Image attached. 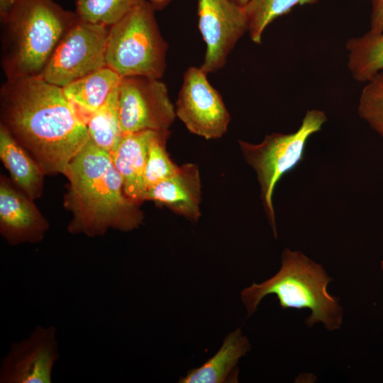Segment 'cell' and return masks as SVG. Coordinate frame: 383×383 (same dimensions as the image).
I'll use <instances>...</instances> for the list:
<instances>
[{
	"instance_id": "cell-26",
	"label": "cell",
	"mask_w": 383,
	"mask_h": 383,
	"mask_svg": "<svg viewBox=\"0 0 383 383\" xmlns=\"http://www.w3.org/2000/svg\"><path fill=\"white\" fill-rule=\"evenodd\" d=\"M11 0H0V17L3 16L7 11Z\"/></svg>"
},
{
	"instance_id": "cell-12",
	"label": "cell",
	"mask_w": 383,
	"mask_h": 383,
	"mask_svg": "<svg viewBox=\"0 0 383 383\" xmlns=\"http://www.w3.org/2000/svg\"><path fill=\"white\" fill-rule=\"evenodd\" d=\"M32 199L5 176L0 177V234L9 245L41 242L50 228Z\"/></svg>"
},
{
	"instance_id": "cell-9",
	"label": "cell",
	"mask_w": 383,
	"mask_h": 383,
	"mask_svg": "<svg viewBox=\"0 0 383 383\" xmlns=\"http://www.w3.org/2000/svg\"><path fill=\"white\" fill-rule=\"evenodd\" d=\"M207 74L200 67L187 68L178 94L175 112L190 133L206 140H214L227 132L231 117Z\"/></svg>"
},
{
	"instance_id": "cell-1",
	"label": "cell",
	"mask_w": 383,
	"mask_h": 383,
	"mask_svg": "<svg viewBox=\"0 0 383 383\" xmlns=\"http://www.w3.org/2000/svg\"><path fill=\"white\" fill-rule=\"evenodd\" d=\"M1 123L45 175L64 174L89 140L87 126L62 87L40 76L6 79L0 89Z\"/></svg>"
},
{
	"instance_id": "cell-16",
	"label": "cell",
	"mask_w": 383,
	"mask_h": 383,
	"mask_svg": "<svg viewBox=\"0 0 383 383\" xmlns=\"http://www.w3.org/2000/svg\"><path fill=\"white\" fill-rule=\"evenodd\" d=\"M0 159L13 184L33 200L41 196L45 175L30 153L0 124Z\"/></svg>"
},
{
	"instance_id": "cell-13",
	"label": "cell",
	"mask_w": 383,
	"mask_h": 383,
	"mask_svg": "<svg viewBox=\"0 0 383 383\" xmlns=\"http://www.w3.org/2000/svg\"><path fill=\"white\" fill-rule=\"evenodd\" d=\"M145 201L167 207L175 214L197 221L201 213V182L198 165L184 163L172 176L145 191Z\"/></svg>"
},
{
	"instance_id": "cell-22",
	"label": "cell",
	"mask_w": 383,
	"mask_h": 383,
	"mask_svg": "<svg viewBox=\"0 0 383 383\" xmlns=\"http://www.w3.org/2000/svg\"><path fill=\"white\" fill-rule=\"evenodd\" d=\"M170 135V130L160 131L150 145L144 174L145 191L179 169V166L172 160L166 149Z\"/></svg>"
},
{
	"instance_id": "cell-19",
	"label": "cell",
	"mask_w": 383,
	"mask_h": 383,
	"mask_svg": "<svg viewBox=\"0 0 383 383\" xmlns=\"http://www.w3.org/2000/svg\"><path fill=\"white\" fill-rule=\"evenodd\" d=\"M118 88L97 110L79 113L87 126L90 140L110 155L123 136L118 111Z\"/></svg>"
},
{
	"instance_id": "cell-20",
	"label": "cell",
	"mask_w": 383,
	"mask_h": 383,
	"mask_svg": "<svg viewBox=\"0 0 383 383\" xmlns=\"http://www.w3.org/2000/svg\"><path fill=\"white\" fill-rule=\"evenodd\" d=\"M318 0H249L244 6L248 22V33L255 44L262 43L265 28L277 17L298 5L314 4Z\"/></svg>"
},
{
	"instance_id": "cell-18",
	"label": "cell",
	"mask_w": 383,
	"mask_h": 383,
	"mask_svg": "<svg viewBox=\"0 0 383 383\" xmlns=\"http://www.w3.org/2000/svg\"><path fill=\"white\" fill-rule=\"evenodd\" d=\"M345 47L347 66L355 80L365 83L383 70V33L368 30L350 38Z\"/></svg>"
},
{
	"instance_id": "cell-6",
	"label": "cell",
	"mask_w": 383,
	"mask_h": 383,
	"mask_svg": "<svg viewBox=\"0 0 383 383\" xmlns=\"http://www.w3.org/2000/svg\"><path fill=\"white\" fill-rule=\"evenodd\" d=\"M326 120L323 111L309 110L294 133H273L258 144L238 140L244 159L257 174L262 205L274 238L277 237L272 203L274 187L282 176L301 162L309 137L319 131Z\"/></svg>"
},
{
	"instance_id": "cell-17",
	"label": "cell",
	"mask_w": 383,
	"mask_h": 383,
	"mask_svg": "<svg viewBox=\"0 0 383 383\" xmlns=\"http://www.w3.org/2000/svg\"><path fill=\"white\" fill-rule=\"evenodd\" d=\"M122 77L108 66L99 69L63 87L78 113L101 107L119 87Z\"/></svg>"
},
{
	"instance_id": "cell-2",
	"label": "cell",
	"mask_w": 383,
	"mask_h": 383,
	"mask_svg": "<svg viewBox=\"0 0 383 383\" xmlns=\"http://www.w3.org/2000/svg\"><path fill=\"white\" fill-rule=\"evenodd\" d=\"M63 175L68 180L64 206L72 213L70 233L95 238L111 229L130 232L142 225L140 204L125 194L110 153L90 139Z\"/></svg>"
},
{
	"instance_id": "cell-21",
	"label": "cell",
	"mask_w": 383,
	"mask_h": 383,
	"mask_svg": "<svg viewBox=\"0 0 383 383\" xmlns=\"http://www.w3.org/2000/svg\"><path fill=\"white\" fill-rule=\"evenodd\" d=\"M145 0H76L79 19L111 27Z\"/></svg>"
},
{
	"instance_id": "cell-10",
	"label": "cell",
	"mask_w": 383,
	"mask_h": 383,
	"mask_svg": "<svg viewBox=\"0 0 383 383\" xmlns=\"http://www.w3.org/2000/svg\"><path fill=\"white\" fill-rule=\"evenodd\" d=\"M198 27L206 44L200 67L216 72L226 63L231 50L248 32L245 9L232 0H196Z\"/></svg>"
},
{
	"instance_id": "cell-23",
	"label": "cell",
	"mask_w": 383,
	"mask_h": 383,
	"mask_svg": "<svg viewBox=\"0 0 383 383\" xmlns=\"http://www.w3.org/2000/svg\"><path fill=\"white\" fill-rule=\"evenodd\" d=\"M364 84L359 98L358 113L383 138V70Z\"/></svg>"
},
{
	"instance_id": "cell-24",
	"label": "cell",
	"mask_w": 383,
	"mask_h": 383,
	"mask_svg": "<svg viewBox=\"0 0 383 383\" xmlns=\"http://www.w3.org/2000/svg\"><path fill=\"white\" fill-rule=\"evenodd\" d=\"M383 33V0H371L370 30Z\"/></svg>"
},
{
	"instance_id": "cell-11",
	"label": "cell",
	"mask_w": 383,
	"mask_h": 383,
	"mask_svg": "<svg viewBox=\"0 0 383 383\" xmlns=\"http://www.w3.org/2000/svg\"><path fill=\"white\" fill-rule=\"evenodd\" d=\"M59 357L56 328L38 326L1 358L0 383H51Z\"/></svg>"
},
{
	"instance_id": "cell-27",
	"label": "cell",
	"mask_w": 383,
	"mask_h": 383,
	"mask_svg": "<svg viewBox=\"0 0 383 383\" xmlns=\"http://www.w3.org/2000/svg\"><path fill=\"white\" fill-rule=\"evenodd\" d=\"M234 3L236 4L244 7L247 3L249 1V0H232Z\"/></svg>"
},
{
	"instance_id": "cell-8",
	"label": "cell",
	"mask_w": 383,
	"mask_h": 383,
	"mask_svg": "<svg viewBox=\"0 0 383 383\" xmlns=\"http://www.w3.org/2000/svg\"><path fill=\"white\" fill-rule=\"evenodd\" d=\"M118 111L123 134L170 130L177 118L166 84L145 76L122 77Z\"/></svg>"
},
{
	"instance_id": "cell-15",
	"label": "cell",
	"mask_w": 383,
	"mask_h": 383,
	"mask_svg": "<svg viewBox=\"0 0 383 383\" xmlns=\"http://www.w3.org/2000/svg\"><path fill=\"white\" fill-rule=\"evenodd\" d=\"M247 338L238 328L225 338L218 351L201 366L192 369L178 381L180 383L237 382V364L250 350Z\"/></svg>"
},
{
	"instance_id": "cell-3",
	"label": "cell",
	"mask_w": 383,
	"mask_h": 383,
	"mask_svg": "<svg viewBox=\"0 0 383 383\" xmlns=\"http://www.w3.org/2000/svg\"><path fill=\"white\" fill-rule=\"evenodd\" d=\"M1 23V62L6 79L38 76L79 19L54 0H11Z\"/></svg>"
},
{
	"instance_id": "cell-14",
	"label": "cell",
	"mask_w": 383,
	"mask_h": 383,
	"mask_svg": "<svg viewBox=\"0 0 383 383\" xmlns=\"http://www.w3.org/2000/svg\"><path fill=\"white\" fill-rule=\"evenodd\" d=\"M160 131H142L123 134L111 154L119 172L126 196L138 204L144 201V174L150 145Z\"/></svg>"
},
{
	"instance_id": "cell-5",
	"label": "cell",
	"mask_w": 383,
	"mask_h": 383,
	"mask_svg": "<svg viewBox=\"0 0 383 383\" xmlns=\"http://www.w3.org/2000/svg\"><path fill=\"white\" fill-rule=\"evenodd\" d=\"M145 0L110 27L106 45V66L121 77L145 76L161 79L166 69L167 43Z\"/></svg>"
},
{
	"instance_id": "cell-28",
	"label": "cell",
	"mask_w": 383,
	"mask_h": 383,
	"mask_svg": "<svg viewBox=\"0 0 383 383\" xmlns=\"http://www.w3.org/2000/svg\"><path fill=\"white\" fill-rule=\"evenodd\" d=\"M382 269L383 270V261L382 262Z\"/></svg>"
},
{
	"instance_id": "cell-7",
	"label": "cell",
	"mask_w": 383,
	"mask_h": 383,
	"mask_svg": "<svg viewBox=\"0 0 383 383\" xmlns=\"http://www.w3.org/2000/svg\"><path fill=\"white\" fill-rule=\"evenodd\" d=\"M109 29L79 18L61 38L38 76L63 88L106 67Z\"/></svg>"
},
{
	"instance_id": "cell-4",
	"label": "cell",
	"mask_w": 383,
	"mask_h": 383,
	"mask_svg": "<svg viewBox=\"0 0 383 383\" xmlns=\"http://www.w3.org/2000/svg\"><path fill=\"white\" fill-rule=\"evenodd\" d=\"M331 280L320 265L302 252L285 249L279 272L261 284L244 289L241 299L250 316L265 296L275 294L282 309H310L306 320L309 327L321 322L334 331L340 327L343 312L336 298L328 292Z\"/></svg>"
},
{
	"instance_id": "cell-25",
	"label": "cell",
	"mask_w": 383,
	"mask_h": 383,
	"mask_svg": "<svg viewBox=\"0 0 383 383\" xmlns=\"http://www.w3.org/2000/svg\"><path fill=\"white\" fill-rule=\"evenodd\" d=\"M155 8V10H160L167 6L172 0H148Z\"/></svg>"
}]
</instances>
